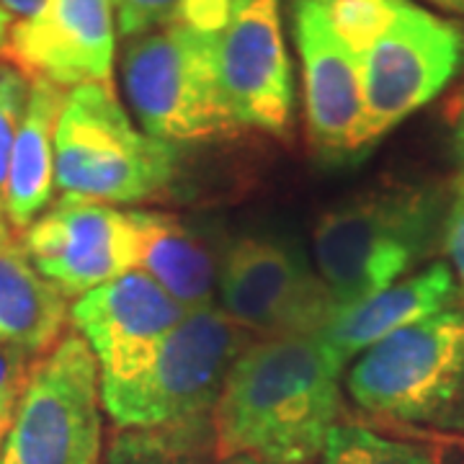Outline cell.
I'll use <instances>...</instances> for the list:
<instances>
[{"instance_id": "cell-1", "label": "cell", "mask_w": 464, "mask_h": 464, "mask_svg": "<svg viewBox=\"0 0 464 464\" xmlns=\"http://www.w3.org/2000/svg\"><path fill=\"white\" fill-rule=\"evenodd\" d=\"M341 372L317 335L250 341L212 413L217 459H323L341 415Z\"/></svg>"}, {"instance_id": "cell-2", "label": "cell", "mask_w": 464, "mask_h": 464, "mask_svg": "<svg viewBox=\"0 0 464 464\" xmlns=\"http://www.w3.org/2000/svg\"><path fill=\"white\" fill-rule=\"evenodd\" d=\"M356 57L364 103V152L457 75L464 32L413 0H323Z\"/></svg>"}, {"instance_id": "cell-3", "label": "cell", "mask_w": 464, "mask_h": 464, "mask_svg": "<svg viewBox=\"0 0 464 464\" xmlns=\"http://www.w3.org/2000/svg\"><path fill=\"white\" fill-rule=\"evenodd\" d=\"M451 186L395 183L320 217L315 268L338 310L377 295L444 250Z\"/></svg>"}, {"instance_id": "cell-4", "label": "cell", "mask_w": 464, "mask_h": 464, "mask_svg": "<svg viewBox=\"0 0 464 464\" xmlns=\"http://www.w3.org/2000/svg\"><path fill=\"white\" fill-rule=\"evenodd\" d=\"M230 0H186L158 29L124 39L121 85L142 130L199 142L235 132L217 72V42Z\"/></svg>"}, {"instance_id": "cell-5", "label": "cell", "mask_w": 464, "mask_h": 464, "mask_svg": "<svg viewBox=\"0 0 464 464\" xmlns=\"http://www.w3.org/2000/svg\"><path fill=\"white\" fill-rule=\"evenodd\" d=\"M346 384L374 418L464 436V297L364 351Z\"/></svg>"}, {"instance_id": "cell-6", "label": "cell", "mask_w": 464, "mask_h": 464, "mask_svg": "<svg viewBox=\"0 0 464 464\" xmlns=\"http://www.w3.org/2000/svg\"><path fill=\"white\" fill-rule=\"evenodd\" d=\"M176 145L137 130L111 83L67 91L54 132V188L70 199L140 204L166 191Z\"/></svg>"}, {"instance_id": "cell-7", "label": "cell", "mask_w": 464, "mask_h": 464, "mask_svg": "<svg viewBox=\"0 0 464 464\" xmlns=\"http://www.w3.org/2000/svg\"><path fill=\"white\" fill-rule=\"evenodd\" d=\"M250 341L222 307L194 310L132 380L101 387L103 411L119 431H158L212 418L232 364Z\"/></svg>"}, {"instance_id": "cell-8", "label": "cell", "mask_w": 464, "mask_h": 464, "mask_svg": "<svg viewBox=\"0 0 464 464\" xmlns=\"http://www.w3.org/2000/svg\"><path fill=\"white\" fill-rule=\"evenodd\" d=\"M103 413L99 364L72 331L34 369L0 464H99Z\"/></svg>"}, {"instance_id": "cell-9", "label": "cell", "mask_w": 464, "mask_h": 464, "mask_svg": "<svg viewBox=\"0 0 464 464\" xmlns=\"http://www.w3.org/2000/svg\"><path fill=\"white\" fill-rule=\"evenodd\" d=\"M219 307L253 341L317 335L338 313L317 268L264 237L237 240L219 266Z\"/></svg>"}, {"instance_id": "cell-10", "label": "cell", "mask_w": 464, "mask_h": 464, "mask_svg": "<svg viewBox=\"0 0 464 464\" xmlns=\"http://www.w3.org/2000/svg\"><path fill=\"white\" fill-rule=\"evenodd\" d=\"M222 99L235 127L284 134L292 121V65L282 0H230L217 42Z\"/></svg>"}, {"instance_id": "cell-11", "label": "cell", "mask_w": 464, "mask_h": 464, "mask_svg": "<svg viewBox=\"0 0 464 464\" xmlns=\"http://www.w3.org/2000/svg\"><path fill=\"white\" fill-rule=\"evenodd\" d=\"M34 268L65 297H83L134 268L137 240L130 212L63 197L21 232Z\"/></svg>"}, {"instance_id": "cell-12", "label": "cell", "mask_w": 464, "mask_h": 464, "mask_svg": "<svg viewBox=\"0 0 464 464\" xmlns=\"http://www.w3.org/2000/svg\"><path fill=\"white\" fill-rule=\"evenodd\" d=\"M186 315L140 268L91 289L70 307L72 328L99 364L101 387L132 380Z\"/></svg>"}, {"instance_id": "cell-13", "label": "cell", "mask_w": 464, "mask_h": 464, "mask_svg": "<svg viewBox=\"0 0 464 464\" xmlns=\"http://www.w3.org/2000/svg\"><path fill=\"white\" fill-rule=\"evenodd\" d=\"M295 44L304 78V114L313 150L328 163L364 155L359 67L323 0H295Z\"/></svg>"}, {"instance_id": "cell-14", "label": "cell", "mask_w": 464, "mask_h": 464, "mask_svg": "<svg viewBox=\"0 0 464 464\" xmlns=\"http://www.w3.org/2000/svg\"><path fill=\"white\" fill-rule=\"evenodd\" d=\"M3 57L24 75L63 91L111 83L114 0H47L36 16L11 24Z\"/></svg>"}, {"instance_id": "cell-15", "label": "cell", "mask_w": 464, "mask_h": 464, "mask_svg": "<svg viewBox=\"0 0 464 464\" xmlns=\"http://www.w3.org/2000/svg\"><path fill=\"white\" fill-rule=\"evenodd\" d=\"M462 299L451 266L433 261L372 297L338 310L317 333L335 364L343 366L423 317L436 315Z\"/></svg>"}, {"instance_id": "cell-16", "label": "cell", "mask_w": 464, "mask_h": 464, "mask_svg": "<svg viewBox=\"0 0 464 464\" xmlns=\"http://www.w3.org/2000/svg\"><path fill=\"white\" fill-rule=\"evenodd\" d=\"M130 219L137 240L134 268L160 284L186 313L215 304L219 271L199 235L163 212L132 209Z\"/></svg>"}, {"instance_id": "cell-17", "label": "cell", "mask_w": 464, "mask_h": 464, "mask_svg": "<svg viewBox=\"0 0 464 464\" xmlns=\"http://www.w3.org/2000/svg\"><path fill=\"white\" fill-rule=\"evenodd\" d=\"M65 91L32 78L26 114L18 130L3 212L14 230H26L36 217L50 209L54 191V132L63 114Z\"/></svg>"}, {"instance_id": "cell-18", "label": "cell", "mask_w": 464, "mask_h": 464, "mask_svg": "<svg viewBox=\"0 0 464 464\" xmlns=\"http://www.w3.org/2000/svg\"><path fill=\"white\" fill-rule=\"evenodd\" d=\"M70 315L67 297L29 261L18 243L0 248V346L42 356L57 346Z\"/></svg>"}, {"instance_id": "cell-19", "label": "cell", "mask_w": 464, "mask_h": 464, "mask_svg": "<svg viewBox=\"0 0 464 464\" xmlns=\"http://www.w3.org/2000/svg\"><path fill=\"white\" fill-rule=\"evenodd\" d=\"M99 464H219L212 418L158 431H119Z\"/></svg>"}, {"instance_id": "cell-20", "label": "cell", "mask_w": 464, "mask_h": 464, "mask_svg": "<svg viewBox=\"0 0 464 464\" xmlns=\"http://www.w3.org/2000/svg\"><path fill=\"white\" fill-rule=\"evenodd\" d=\"M323 464H439L429 449L390 439L359 423H338L333 429Z\"/></svg>"}, {"instance_id": "cell-21", "label": "cell", "mask_w": 464, "mask_h": 464, "mask_svg": "<svg viewBox=\"0 0 464 464\" xmlns=\"http://www.w3.org/2000/svg\"><path fill=\"white\" fill-rule=\"evenodd\" d=\"M29 91H32V78L24 75L18 67H11L0 81V207H3V197H5L14 145H16L18 130H21V121L26 114Z\"/></svg>"}, {"instance_id": "cell-22", "label": "cell", "mask_w": 464, "mask_h": 464, "mask_svg": "<svg viewBox=\"0 0 464 464\" xmlns=\"http://www.w3.org/2000/svg\"><path fill=\"white\" fill-rule=\"evenodd\" d=\"M183 5L186 0H114L116 34L121 39H134L152 32L176 16Z\"/></svg>"}, {"instance_id": "cell-23", "label": "cell", "mask_w": 464, "mask_h": 464, "mask_svg": "<svg viewBox=\"0 0 464 464\" xmlns=\"http://www.w3.org/2000/svg\"><path fill=\"white\" fill-rule=\"evenodd\" d=\"M39 359L42 356H34L21 348L0 346V411L16 413L18 400L32 380Z\"/></svg>"}, {"instance_id": "cell-24", "label": "cell", "mask_w": 464, "mask_h": 464, "mask_svg": "<svg viewBox=\"0 0 464 464\" xmlns=\"http://www.w3.org/2000/svg\"><path fill=\"white\" fill-rule=\"evenodd\" d=\"M444 253L449 256V266L464 297V173H459V179L451 183V201H449L447 227H444Z\"/></svg>"}, {"instance_id": "cell-25", "label": "cell", "mask_w": 464, "mask_h": 464, "mask_svg": "<svg viewBox=\"0 0 464 464\" xmlns=\"http://www.w3.org/2000/svg\"><path fill=\"white\" fill-rule=\"evenodd\" d=\"M47 0H0V8L8 14V18L18 24V21H26V18L36 16L42 8H44Z\"/></svg>"}, {"instance_id": "cell-26", "label": "cell", "mask_w": 464, "mask_h": 464, "mask_svg": "<svg viewBox=\"0 0 464 464\" xmlns=\"http://www.w3.org/2000/svg\"><path fill=\"white\" fill-rule=\"evenodd\" d=\"M454 150H457V158L462 163V173H464V111H459V119L454 124Z\"/></svg>"}, {"instance_id": "cell-27", "label": "cell", "mask_w": 464, "mask_h": 464, "mask_svg": "<svg viewBox=\"0 0 464 464\" xmlns=\"http://www.w3.org/2000/svg\"><path fill=\"white\" fill-rule=\"evenodd\" d=\"M14 415L11 411H0V457H3V447H5V436L11 431V423H14Z\"/></svg>"}, {"instance_id": "cell-28", "label": "cell", "mask_w": 464, "mask_h": 464, "mask_svg": "<svg viewBox=\"0 0 464 464\" xmlns=\"http://www.w3.org/2000/svg\"><path fill=\"white\" fill-rule=\"evenodd\" d=\"M429 3H433L441 11H447V14H459V16H464V0H429Z\"/></svg>"}, {"instance_id": "cell-29", "label": "cell", "mask_w": 464, "mask_h": 464, "mask_svg": "<svg viewBox=\"0 0 464 464\" xmlns=\"http://www.w3.org/2000/svg\"><path fill=\"white\" fill-rule=\"evenodd\" d=\"M11 18H8V14L0 8V54H3V50H5V42H8V32H11Z\"/></svg>"}, {"instance_id": "cell-30", "label": "cell", "mask_w": 464, "mask_h": 464, "mask_svg": "<svg viewBox=\"0 0 464 464\" xmlns=\"http://www.w3.org/2000/svg\"><path fill=\"white\" fill-rule=\"evenodd\" d=\"M8 243H14V237H11V225H8V219H5L3 207H0V248L8 246Z\"/></svg>"}, {"instance_id": "cell-31", "label": "cell", "mask_w": 464, "mask_h": 464, "mask_svg": "<svg viewBox=\"0 0 464 464\" xmlns=\"http://www.w3.org/2000/svg\"><path fill=\"white\" fill-rule=\"evenodd\" d=\"M219 464H264V462H256V459H248V457H235V459H227V462H219Z\"/></svg>"}, {"instance_id": "cell-32", "label": "cell", "mask_w": 464, "mask_h": 464, "mask_svg": "<svg viewBox=\"0 0 464 464\" xmlns=\"http://www.w3.org/2000/svg\"><path fill=\"white\" fill-rule=\"evenodd\" d=\"M8 70H11V65H8V63H3V60H0V81H3V75H5V72H8Z\"/></svg>"}, {"instance_id": "cell-33", "label": "cell", "mask_w": 464, "mask_h": 464, "mask_svg": "<svg viewBox=\"0 0 464 464\" xmlns=\"http://www.w3.org/2000/svg\"><path fill=\"white\" fill-rule=\"evenodd\" d=\"M459 109L464 111V91H462V99H459Z\"/></svg>"}]
</instances>
